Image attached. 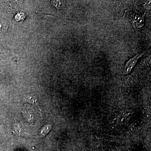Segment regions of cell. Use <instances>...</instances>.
Wrapping results in <instances>:
<instances>
[{"label": "cell", "mask_w": 151, "mask_h": 151, "mask_svg": "<svg viewBox=\"0 0 151 151\" xmlns=\"http://www.w3.org/2000/svg\"><path fill=\"white\" fill-rule=\"evenodd\" d=\"M144 53H139L136 56L131 58L127 62L125 67V72L126 73H130L132 68L137 63L139 58L141 57L144 55Z\"/></svg>", "instance_id": "6da1fadb"}, {"label": "cell", "mask_w": 151, "mask_h": 151, "mask_svg": "<svg viewBox=\"0 0 151 151\" xmlns=\"http://www.w3.org/2000/svg\"><path fill=\"white\" fill-rule=\"evenodd\" d=\"M8 29V25L4 22H0V34L6 32Z\"/></svg>", "instance_id": "7a4b0ae2"}, {"label": "cell", "mask_w": 151, "mask_h": 151, "mask_svg": "<svg viewBox=\"0 0 151 151\" xmlns=\"http://www.w3.org/2000/svg\"><path fill=\"white\" fill-rule=\"evenodd\" d=\"M25 14L23 13H20L17 14L15 16V19L17 21L22 20L25 17Z\"/></svg>", "instance_id": "3957f363"}, {"label": "cell", "mask_w": 151, "mask_h": 151, "mask_svg": "<svg viewBox=\"0 0 151 151\" xmlns=\"http://www.w3.org/2000/svg\"><path fill=\"white\" fill-rule=\"evenodd\" d=\"M60 1H54L53 4L58 9H59L60 6Z\"/></svg>", "instance_id": "277c9868"}]
</instances>
